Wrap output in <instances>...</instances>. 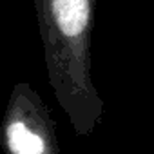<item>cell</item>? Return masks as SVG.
Masks as SVG:
<instances>
[{
	"mask_svg": "<svg viewBox=\"0 0 154 154\" xmlns=\"http://www.w3.org/2000/svg\"><path fill=\"white\" fill-rule=\"evenodd\" d=\"M47 80L78 136L94 132L105 103L93 82V27L98 0H33Z\"/></svg>",
	"mask_w": 154,
	"mask_h": 154,
	"instance_id": "6da1fadb",
	"label": "cell"
},
{
	"mask_svg": "<svg viewBox=\"0 0 154 154\" xmlns=\"http://www.w3.org/2000/svg\"><path fill=\"white\" fill-rule=\"evenodd\" d=\"M4 154H60L49 107L27 82L13 85L0 123Z\"/></svg>",
	"mask_w": 154,
	"mask_h": 154,
	"instance_id": "7a4b0ae2",
	"label": "cell"
}]
</instances>
